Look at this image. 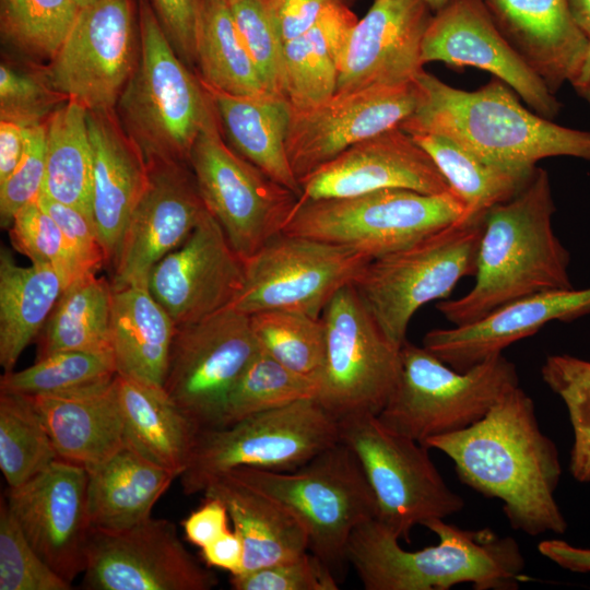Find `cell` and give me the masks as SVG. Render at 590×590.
<instances>
[{
	"instance_id": "3",
	"label": "cell",
	"mask_w": 590,
	"mask_h": 590,
	"mask_svg": "<svg viewBox=\"0 0 590 590\" xmlns=\"http://www.w3.org/2000/svg\"><path fill=\"white\" fill-rule=\"evenodd\" d=\"M420 102L399 127L409 134H439L497 164L535 168L540 160L571 156L590 162V131L554 123L519 101L493 76L475 91L452 87L423 70Z\"/></svg>"
},
{
	"instance_id": "35",
	"label": "cell",
	"mask_w": 590,
	"mask_h": 590,
	"mask_svg": "<svg viewBox=\"0 0 590 590\" xmlns=\"http://www.w3.org/2000/svg\"><path fill=\"white\" fill-rule=\"evenodd\" d=\"M357 21L346 3H335L305 33L284 43L286 98L293 109L315 106L335 93L342 51Z\"/></svg>"
},
{
	"instance_id": "5",
	"label": "cell",
	"mask_w": 590,
	"mask_h": 590,
	"mask_svg": "<svg viewBox=\"0 0 590 590\" xmlns=\"http://www.w3.org/2000/svg\"><path fill=\"white\" fill-rule=\"evenodd\" d=\"M140 57L115 107L127 137L149 165L189 163L199 133L219 120L199 75L178 57L150 0H138Z\"/></svg>"
},
{
	"instance_id": "59",
	"label": "cell",
	"mask_w": 590,
	"mask_h": 590,
	"mask_svg": "<svg viewBox=\"0 0 590 590\" xmlns=\"http://www.w3.org/2000/svg\"><path fill=\"white\" fill-rule=\"evenodd\" d=\"M588 37V45L585 55L569 79V83L575 92L590 106V27L583 31Z\"/></svg>"
},
{
	"instance_id": "12",
	"label": "cell",
	"mask_w": 590,
	"mask_h": 590,
	"mask_svg": "<svg viewBox=\"0 0 590 590\" xmlns=\"http://www.w3.org/2000/svg\"><path fill=\"white\" fill-rule=\"evenodd\" d=\"M326 353L318 402L335 418L378 415L400 373V350L384 332L353 283L322 311Z\"/></svg>"
},
{
	"instance_id": "44",
	"label": "cell",
	"mask_w": 590,
	"mask_h": 590,
	"mask_svg": "<svg viewBox=\"0 0 590 590\" xmlns=\"http://www.w3.org/2000/svg\"><path fill=\"white\" fill-rule=\"evenodd\" d=\"M249 317L263 352L296 373L318 377L326 353L321 318L290 310H264Z\"/></svg>"
},
{
	"instance_id": "31",
	"label": "cell",
	"mask_w": 590,
	"mask_h": 590,
	"mask_svg": "<svg viewBox=\"0 0 590 590\" xmlns=\"http://www.w3.org/2000/svg\"><path fill=\"white\" fill-rule=\"evenodd\" d=\"M177 476L127 442L88 471V510L93 529L121 531L151 518Z\"/></svg>"
},
{
	"instance_id": "8",
	"label": "cell",
	"mask_w": 590,
	"mask_h": 590,
	"mask_svg": "<svg viewBox=\"0 0 590 590\" xmlns=\"http://www.w3.org/2000/svg\"><path fill=\"white\" fill-rule=\"evenodd\" d=\"M464 210L452 189L423 193L388 188L345 198L298 200L283 233L349 246L374 259L455 223Z\"/></svg>"
},
{
	"instance_id": "23",
	"label": "cell",
	"mask_w": 590,
	"mask_h": 590,
	"mask_svg": "<svg viewBox=\"0 0 590 590\" xmlns=\"http://www.w3.org/2000/svg\"><path fill=\"white\" fill-rule=\"evenodd\" d=\"M432 17L424 0H374L346 38L335 92L414 82Z\"/></svg>"
},
{
	"instance_id": "39",
	"label": "cell",
	"mask_w": 590,
	"mask_h": 590,
	"mask_svg": "<svg viewBox=\"0 0 590 590\" xmlns=\"http://www.w3.org/2000/svg\"><path fill=\"white\" fill-rule=\"evenodd\" d=\"M111 299V283L97 273L73 281L40 331L36 359L61 351L113 352Z\"/></svg>"
},
{
	"instance_id": "6",
	"label": "cell",
	"mask_w": 590,
	"mask_h": 590,
	"mask_svg": "<svg viewBox=\"0 0 590 590\" xmlns=\"http://www.w3.org/2000/svg\"><path fill=\"white\" fill-rule=\"evenodd\" d=\"M286 508L303 526L308 551L344 579L352 532L376 518V500L362 464L341 440L293 471L240 467L227 471Z\"/></svg>"
},
{
	"instance_id": "57",
	"label": "cell",
	"mask_w": 590,
	"mask_h": 590,
	"mask_svg": "<svg viewBox=\"0 0 590 590\" xmlns=\"http://www.w3.org/2000/svg\"><path fill=\"white\" fill-rule=\"evenodd\" d=\"M27 127L0 120V182L17 167L26 149Z\"/></svg>"
},
{
	"instance_id": "42",
	"label": "cell",
	"mask_w": 590,
	"mask_h": 590,
	"mask_svg": "<svg viewBox=\"0 0 590 590\" xmlns=\"http://www.w3.org/2000/svg\"><path fill=\"white\" fill-rule=\"evenodd\" d=\"M117 375L111 351H61L27 368L4 371L0 391L27 397L63 393L111 380Z\"/></svg>"
},
{
	"instance_id": "34",
	"label": "cell",
	"mask_w": 590,
	"mask_h": 590,
	"mask_svg": "<svg viewBox=\"0 0 590 590\" xmlns=\"http://www.w3.org/2000/svg\"><path fill=\"white\" fill-rule=\"evenodd\" d=\"M68 284L51 266L22 267L12 252L0 251V365L13 370L39 334Z\"/></svg>"
},
{
	"instance_id": "19",
	"label": "cell",
	"mask_w": 590,
	"mask_h": 590,
	"mask_svg": "<svg viewBox=\"0 0 590 590\" xmlns=\"http://www.w3.org/2000/svg\"><path fill=\"white\" fill-rule=\"evenodd\" d=\"M7 502L30 543L56 573L70 583L83 574L93 529L85 468L58 459L10 488Z\"/></svg>"
},
{
	"instance_id": "20",
	"label": "cell",
	"mask_w": 590,
	"mask_h": 590,
	"mask_svg": "<svg viewBox=\"0 0 590 590\" xmlns=\"http://www.w3.org/2000/svg\"><path fill=\"white\" fill-rule=\"evenodd\" d=\"M244 280V260L206 210L191 235L152 269L146 285L180 327L229 307Z\"/></svg>"
},
{
	"instance_id": "40",
	"label": "cell",
	"mask_w": 590,
	"mask_h": 590,
	"mask_svg": "<svg viewBox=\"0 0 590 590\" xmlns=\"http://www.w3.org/2000/svg\"><path fill=\"white\" fill-rule=\"evenodd\" d=\"M58 459L31 398L0 391V469L9 487L22 485Z\"/></svg>"
},
{
	"instance_id": "29",
	"label": "cell",
	"mask_w": 590,
	"mask_h": 590,
	"mask_svg": "<svg viewBox=\"0 0 590 590\" xmlns=\"http://www.w3.org/2000/svg\"><path fill=\"white\" fill-rule=\"evenodd\" d=\"M201 494L219 498L226 506L234 530L244 544L241 573L307 553L308 536L300 522L278 502L228 472L209 477Z\"/></svg>"
},
{
	"instance_id": "55",
	"label": "cell",
	"mask_w": 590,
	"mask_h": 590,
	"mask_svg": "<svg viewBox=\"0 0 590 590\" xmlns=\"http://www.w3.org/2000/svg\"><path fill=\"white\" fill-rule=\"evenodd\" d=\"M228 511L222 500L205 497L204 502L182 521L186 539L202 548L224 534L228 528Z\"/></svg>"
},
{
	"instance_id": "48",
	"label": "cell",
	"mask_w": 590,
	"mask_h": 590,
	"mask_svg": "<svg viewBox=\"0 0 590 590\" xmlns=\"http://www.w3.org/2000/svg\"><path fill=\"white\" fill-rule=\"evenodd\" d=\"M72 583L56 573L30 543L0 500V590H69Z\"/></svg>"
},
{
	"instance_id": "38",
	"label": "cell",
	"mask_w": 590,
	"mask_h": 590,
	"mask_svg": "<svg viewBox=\"0 0 590 590\" xmlns=\"http://www.w3.org/2000/svg\"><path fill=\"white\" fill-rule=\"evenodd\" d=\"M196 66L202 83L229 95L268 92L237 31L227 0H199Z\"/></svg>"
},
{
	"instance_id": "47",
	"label": "cell",
	"mask_w": 590,
	"mask_h": 590,
	"mask_svg": "<svg viewBox=\"0 0 590 590\" xmlns=\"http://www.w3.org/2000/svg\"><path fill=\"white\" fill-rule=\"evenodd\" d=\"M227 2L266 90L286 98L284 43L270 15L267 0Z\"/></svg>"
},
{
	"instance_id": "7",
	"label": "cell",
	"mask_w": 590,
	"mask_h": 590,
	"mask_svg": "<svg viewBox=\"0 0 590 590\" xmlns=\"http://www.w3.org/2000/svg\"><path fill=\"white\" fill-rule=\"evenodd\" d=\"M400 361L396 386L377 417L388 429L421 444L471 426L519 386L516 366L503 353L458 371L405 341Z\"/></svg>"
},
{
	"instance_id": "43",
	"label": "cell",
	"mask_w": 590,
	"mask_h": 590,
	"mask_svg": "<svg viewBox=\"0 0 590 590\" xmlns=\"http://www.w3.org/2000/svg\"><path fill=\"white\" fill-rule=\"evenodd\" d=\"M80 10L75 0H1L2 38L30 57L51 61Z\"/></svg>"
},
{
	"instance_id": "13",
	"label": "cell",
	"mask_w": 590,
	"mask_h": 590,
	"mask_svg": "<svg viewBox=\"0 0 590 590\" xmlns=\"http://www.w3.org/2000/svg\"><path fill=\"white\" fill-rule=\"evenodd\" d=\"M221 121L196 139L189 165L206 210L245 261L283 233L298 196L228 148Z\"/></svg>"
},
{
	"instance_id": "62",
	"label": "cell",
	"mask_w": 590,
	"mask_h": 590,
	"mask_svg": "<svg viewBox=\"0 0 590 590\" xmlns=\"http://www.w3.org/2000/svg\"><path fill=\"white\" fill-rule=\"evenodd\" d=\"M75 1L80 5V8L82 9L84 7H87V5L92 4V3H94L97 0H75Z\"/></svg>"
},
{
	"instance_id": "15",
	"label": "cell",
	"mask_w": 590,
	"mask_h": 590,
	"mask_svg": "<svg viewBox=\"0 0 590 590\" xmlns=\"http://www.w3.org/2000/svg\"><path fill=\"white\" fill-rule=\"evenodd\" d=\"M135 0H97L80 10L46 76L91 111L115 110L141 48Z\"/></svg>"
},
{
	"instance_id": "49",
	"label": "cell",
	"mask_w": 590,
	"mask_h": 590,
	"mask_svg": "<svg viewBox=\"0 0 590 590\" xmlns=\"http://www.w3.org/2000/svg\"><path fill=\"white\" fill-rule=\"evenodd\" d=\"M67 98L49 83L46 74H33L8 63L0 66V120L23 127L46 123Z\"/></svg>"
},
{
	"instance_id": "32",
	"label": "cell",
	"mask_w": 590,
	"mask_h": 590,
	"mask_svg": "<svg viewBox=\"0 0 590 590\" xmlns=\"http://www.w3.org/2000/svg\"><path fill=\"white\" fill-rule=\"evenodd\" d=\"M208 91L215 103L221 126L237 152L299 198L300 185L285 146L292 116L290 102L269 92L238 96Z\"/></svg>"
},
{
	"instance_id": "27",
	"label": "cell",
	"mask_w": 590,
	"mask_h": 590,
	"mask_svg": "<svg viewBox=\"0 0 590 590\" xmlns=\"http://www.w3.org/2000/svg\"><path fill=\"white\" fill-rule=\"evenodd\" d=\"M497 28L556 94L578 68L588 37L568 0H483Z\"/></svg>"
},
{
	"instance_id": "54",
	"label": "cell",
	"mask_w": 590,
	"mask_h": 590,
	"mask_svg": "<svg viewBox=\"0 0 590 590\" xmlns=\"http://www.w3.org/2000/svg\"><path fill=\"white\" fill-rule=\"evenodd\" d=\"M335 3H346V0H267L270 15L283 43L305 33L328 7Z\"/></svg>"
},
{
	"instance_id": "33",
	"label": "cell",
	"mask_w": 590,
	"mask_h": 590,
	"mask_svg": "<svg viewBox=\"0 0 590 590\" xmlns=\"http://www.w3.org/2000/svg\"><path fill=\"white\" fill-rule=\"evenodd\" d=\"M125 441L177 477L182 474L200 430L163 387L116 375Z\"/></svg>"
},
{
	"instance_id": "21",
	"label": "cell",
	"mask_w": 590,
	"mask_h": 590,
	"mask_svg": "<svg viewBox=\"0 0 590 590\" xmlns=\"http://www.w3.org/2000/svg\"><path fill=\"white\" fill-rule=\"evenodd\" d=\"M113 264V288L146 285L152 269L193 232L206 208L189 163L157 162Z\"/></svg>"
},
{
	"instance_id": "51",
	"label": "cell",
	"mask_w": 590,
	"mask_h": 590,
	"mask_svg": "<svg viewBox=\"0 0 590 590\" xmlns=\"http://www.w3.org/2000/svg\"><path fill=\"white\" fill-rule=\"evenodd\" d=\"M46 169V123L27 127L26 149L14 172L0 182V223L11 226L15 214L37 200Z\"/></svg>"
},
{
	"instance_id": "9",
	"label": "cell",
	"mask_w": 590,
	"mask_h": 590,
	"mask_svg": "<svg viewBox=\"0 0 590 590\" xmlns=\"http://www.w3.org/2000/svg\"><path fill=\"white\" fill-rule=\"evenodd\" d=\"M340 441L339 420L316 398L244 417L226 426L200 429L179 476L187 495L205 481L240 467L293 471Z\"/></svg>"
},
{
	"instance_id": "14",
	"label": "cell",
	"mask_w": 590,
	"mask_h": 590,
	"mask_svg": "<svg viewBox=\"0 0 590 590\" xmlns=\"http://www.w3.org/2000/svg\"><path fill=\"white\" fill-rule=\"evenodd\" d=\"M370 260L349 246L281 233L244 261V285L229 307L248 316L290 310L321 318Z\"/></svg>"
},
{
	"instance_id": "46",
	"label": "cell",
	"mask_w": 590,
	"mask_h": 590,
	"mask_svg": "<svg viewBox=\"0 0 590 590\" xmlns=\"http://www.w3.org/2000/svg\"><path fill=\"white\" fill-rule=\"evenodd\" d=\"M12 246L34 264L54 267L68 286L85 273L62 229L36 201L22 208L9 227ZM67 286V287H68Z\"/></svg>"
},
{
	"instance_id": "37",
	"label": "cell",
	"mask_w": 590,
	"mask_h": 590,
	"mask_svg": "<svg viewBox=\"0 0 590 590\" xmlns=\"http://www.w3.org/2000/svg\"><path fill=\"white\" fill-rule=\"evenodd\" d=\"M92 179L93 149L87 109L76 101L67 99L46 121L42 194L75 208L93 222Z\"/></svg>"
},
{
	"instance_id": "2",
	"label": "cell",
	"mask_w": 590,
	"mask_h": 590,
	"mask_svg": "<svg viewBox=\"0 0 590 590\" xmlns=\"http://www.w3.org/2000/svg\"><path fill=\"white\" fill-rule=\"evenodd\" d=\"M555 204L545 169L484 216L475 283L465 295L437 303L453 326L474 322L517 299L573 288L570 256L553 229Z\"/></svg>"
},
{
	"instance_id": "45",
	"label": "cell",
	"mask_w": 590,
	"mask_h": 590,
	"mask_svg": "<svg viewBox=\"0 0 590 590\" xmlns=\"http://www.w3.org/2000/svg\"><path fill=\"white\" fill-rule=\"evenodd\" d=\"M541 377L566 405L574 433L569 470L580 483H590V361L568 354L550 355Z\"/></svg>"
},
{
	"instance_id": "4",
	"label": "cell",
	"mask_w": 590,
	"mask_h": 590,
	"mask_svg": "<svg viewBox=\"0 0 590 590\" xmlns=\"http://www.w3.org/2000/svg\"><path fill=\"white\" fill-rule=\"evenodd\" d=\"M437 545L417 551L376 518L359 524L347 544V560L366 590H448L471 583L475 590H515L526 578L518 543L489 528L465 530L432 519L423 524Z\"/></svg>"
},
{
	"instance_id": "24",
	"label": "cell",
	"mask_w": 590,
	"mask_h": 590,
	"mask_svg": "<svg viewBox=\"0 0 590 590\" xmlns=\"http://www.w3.org/2000/svg\"><path fill=\"white\" fill-rule=\"evenodd\" d=\"M299 201L345 198L388 188L439 193L450 189L413 137L396 127L349 148L299 179Z\"/></svg>"
},
{
	"instance_id": "56",
	"label": "cell",
	"mask_w": 590,
	"mask_h": 590,
	"mask_svg": "<svg viewBox=\"0 0 590 590\" xmlns=\"http://www.w3.org/2000/svg\"><path fill=\"white\" fill-rule=\"evenodd\" d=\"M201 556L209 567L240 574L244 564V544L239 534L228 529L212 543L201 548Z\"/></svg>"
},
{
	"instance_id": "50",
	"label": "cell",
	"mask_w": 590,
	"mask_h": 590,
	"mask_svg": "<svg viewBox=\"0 0 590 590\" xmlns=\"http://www.w3.org/2000/svg\"><path fill=\"white\" fill-rule=\"evenodd\" d=\"M234 590H338L339 580L314 554L231 575Z\"/></svg>"
},
{
	"instance_id": "18",
	"label": "cell",
	"mask_w": 590,
	"mask_h": 590,
	"mask_svg": "<svg viewBox=\"0 0 590 590\" xmlns=\"http://www.w3.org/2000/svg\"><path fill=\"white\" fill-rule=\"evenodd\" d=\"M418 102L414 81L335 92L315 106L292 108L285 146L293 173L299 181L354 144L399 127Z\"/></svg>"
},
{
	"instance_id": "53",
	"label": "cell",
	"mask_w": 590,
	"mask_h": 590,
	"mask_svg": "<svg viewBox=\"0 0 590 590\" xmlns=\"http://www.w3.org/2000/svg\"><path fill=\"white\" fill-rule=\"evenodd\" d=\"M157 20L178 57L196 66L194 34L199 0H150Z\"/></svg>"
},
{
	"instance_id": "10",
	"label": "cell",
	"mask_w": 590,
	"mask_h": 590,
	"mask_svg": "<svg viewBox=\"0 0 590 590\" xmlns=\"http://www.w3.org/2000/svg\"><path fill=\"white\" fill-rule=\"evenodd\" d=\"M484 217L455 223L402 249L371 259L353 283L397 346L406 341L414 314L448 297L464 276L475 275Z\"/></svg>"
},
{
	"instance_id": "61",
	"label": "cell",
	"mask_w": 590,
	"mask_h": 590,
	"mask_svg": "<svg viewBox=\"0 0 590 590\" xmlns=\"http://www.w3.org/2000/svg\"><path fill=\"white\" fill-rule=\"evenodd\" d=\"M430 11L437 12L447 5L451 0H424Z\"/></svg>"
},
{
	"instance_id": "60",
	"label": "cell",
	"mask_w": 590,
	"mask_h": 590,
	"mask_svg": "<svg viewBox=\"0 0 590 590\" xmlns=\"http://www.w3.org/2000/svg\"><path fill=\"white\" fill-rule=\"evenodd\" d=\"M570 12L582 28V31L590 27V0H568Z\"/></svg>"
},
{
	"instance_id": "1",
	"label": "cell",
	"mask_w": 590,
	"mask_h": 590,
	"mask_svg": "<svg viewBox=\"0 0 590 590\" xmlns=\"http://www.w3.org/2000/svg\"><path fill=\"white\" fill-rule=\"evenodd\" d=\"M423 445L448 456L462 483L499 499L514 529L532 536L566 531L555 499L562 475L558 450L540 429L534 403L519 386L476 423Z\"/></svg>"
},
{
	"instance_id": "16",
	"label": "cell",
	"mask_w": 590,
	"mask_h": 590,
	"mask_svg": "<svg viewBox=\"0 0 590 590\" xmlns=\"http://www.w3.org/2000/svg\"><path fill=\"white\" fill-rule=\"evenodd\" d=\"M259 351L250 317L224 308L177 327L163 388L199 429L216 427L229 392Z\"/></svg>"
},
{
	"instance_id": "52",
	"label": "cell",
	"mask_w": 590,
	"mask_h": 590,
	"mask_svg": "<svg viewBox=\"0 0 590 590\" xmlns=\"http://www.w3.org/2000/svg\"><path fill=\"white\" fill-rule=\"evenodd\" d=\"M37 202L60 226L85 273H97L106 266L95 225L85 214L42 193Z\"/></svg>"
},
{
	"instance_id": "28",
	"label": "cell",
	"mask_w": 590,
	"mask_h": 590,
	"mask_svg": "<svg viewBox=\"0 0 590 590\" xmlns=\"http://www.w3.org/2000/svg\"><path fill=\"white\" fill-rule=\"evenodd\" d=\"M30 398L61 460L91 471L126 442L116 376L79 390Z\"/></svg>"
},
{
	"instance_id": "41",
	"label": "cell",
	"mask_w": 590,
	"mask_h": 590,
	"mask_svg": "<svg viewBox=\"0 0 590 590\" xmlns=\"http://www.w3.org/2000/svg\"><path fill=\"white\" fill-rule=\"evenodd\" d=\"M317 392V378L285 367L260 349L229 392L219 426L316 398Z\"/></svg>"
},
{
	"instance_id": "11",
	"label": "cell",
	"mask_w": 590,
	"mask_h": 590,
	"mask_svg": "<svg viewBox=\"0 0 590 590\" xmlns=\"http://www.w3.org/2000/svg\"><path fill=\"white\" fill-rule=\"evenodd\" d=\"M340 440L357 456L376 500V519L399 540L432 519L464 507L441 477L426 446L385 427L377 415L339 420Z\"/></svg>"
},
{
	"instance_id": "25",
	"label": "cell",
	"mask_w": 590,
	"mask_h": 590,
	"mask_svg": "<svg viewBox=\"0 0 590 590\" xmlns=\"http://www.w3.org/2000/svg\"><path fill=\"white\" fill-rule=\"evenodd\" d=\"M590 314V287L536 293L504 305L483 318L433 329L423 347L458 371H465L551 321L569 322Z\"/></svg>"
},
{
	"instance_id": "26",
	"label": "cell",
	"mask_w": 590,
	"mask_h": 590,
	"mask_svg": "<svg viewBox=\"0 0 590 590\" xmlns=\"http://www.w3.org/2000/svg\"><path fill=\"white\" fill-rule=\"evenodd\" d=\"M87 127L93 149L92 216L106 266L113 267L148 185L149 167L115 110H87Z\"/></svg>"
},
{
	"instance_id": "36",
	"label": "cell",
	"mask_w": 590,
	"mask_h": 590,
	"mask_svg": "<svg viewBox=\"0 0 590 590\" xmlns=\"http://www.w3.org/2000/svg\"><path fill=\"white\" fill-rule=\"evenodd\" d=\"M412 137L463 201L465 210L460 217L463 221L483 219L492 206L511 199L527 186L538 167L497 164L439 134Z\"/></svg>"
},
{
	"instance_id": "58",
	"label": "cell",
	"mask_w": 590,
	"mask_h": 590,
	"mask_svg": "<svg viewBox=\"0 0 590 590\" xmlns=\"http://www.w3.org/2000/svg\"><path fill=\"white\" fill-rule=\"evenodd\" d=\"M538 550L540 554L564 569L574 573H590V548L552 539L539 543Z\"/></svg>"
},
{
	"instance_id": "22",
	"label": "cell",
	"mask_w": 590,
	"mask_h": 590,
	"mask_svg": "<svg viewBox=\"0 0 590 590\" xmlns=\"http://www.w3.org/2000/svg\"><path fill=\"white\" fill-rule=\"evenodd\" d=\"M423 64L474 67L509 85L536 114L553 119L562 105L494 23L483 0H451L433 15L422 42Z\"/></svg>"
},
{
	"instance_id": "17",
	"label": "cell",
	"mask_w": 590,
	"mask_h": 590,
	"mask_svg": "<svg viewBox=\"0 0 590 590\" xmlns=\"http://www.w3.org/2000/svg\"><path fill=\"white\" fill-rule=\"evenodd\" d=\"M217 585L180 541L175 524L153 517L121 531L92 529L81 586L87 590H210Z\"/></svg>"
},
{
	"instance_id": "30",
	"label": "cell",
	"mask_w": 590,
	"mask_h": 590,
	"mask_svg": "<svg viewBox=\"0 0 590 590\" xmlns=\"http://www.w3.org/2000/svg\"><path fill=\"white\" fill-rule=\"evenodd\" d=\"M176 329L148 285L113 288L110 338L118 374L163 387Z\"/></svg>"
}]
</instances>
